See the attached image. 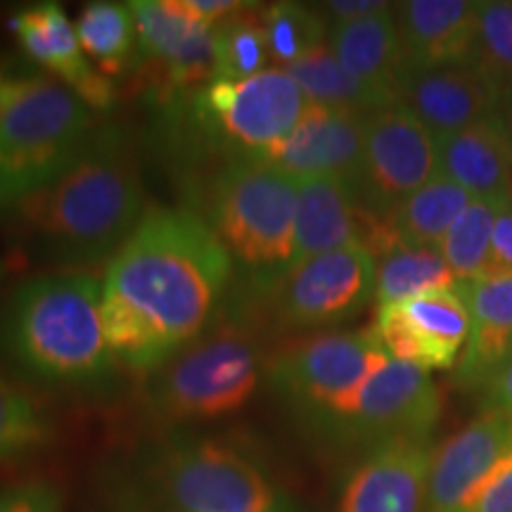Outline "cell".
<instances>
[{"label": "cell", "mask_w": 512, "mask_h": 512, "mask_svg": "<svg viewBox=\"0 0 512 512\" xmlns=\"http://www.w3.org/2000/svg\"><path fill=\"white\" fill-rule=\"evenodd\" d=\"M230 290L233 259L197 211L147 209L102 283L107 347L152 373L221 318Z\"/></svg>", "instance_id": "6da1fadb"}, {"label": "cell", "mask_w": 512, "mask_h": 512, "mask_svg": "<svg viewBox=\"0 0 512 512\" xmlns=\"http://www.w3.org/2000/svg\"><path fill=\"white\" fill-rule=\"evenodd\" d=\"M143 204V183L124 131L102 126L62 174L31 192L19 214L46 259L81 268L112 261L145 216Z\"/></svg>", "instance_id": "7a4b0ae2"}, {"label": "cell", "mask_w": 512, "mask_h": 512, "mask_svg": "<svg viewBox=\"0 0 512 512\" xmlns=\"http://www.w3.org/2000/svg\"><path fill=\"white\" fill-rule=\"evenodd\" d=\"M102 283L41 275L0 304V356L24 380L62 392H105L117 377L100 313Z\"/></svg>", "instance_id": "3957f363"}, {"label": "cell", "mask_w": 512, "mask_h": 512, "mask_svg": "<svg viewBox=\"0 0 512 512\" xmlns=\"http://www.w3.org/2000/svg\"><path fill=\"white\" fill-rule=\"evenodd\" d=\"M157 105L159 145L185 171L264 159L294 131L309 100L285 69L268 67L242 81L211 79Z\"/></svg>", "instance_id": "277c9868"}, {"label": "cell", "mask_w": 512, "mask_h": 512, "mask_svg": "<svg viewBox=\"0 0 512 512\" xmlns=\"http://www.w3.org/2000/svg\"><path fill=\"white\" fill-rule=\"evenodd\" d=\"M133 498L143 512H299L252 446L197 432L147 448L133 467Z\"/></svg>", "instance_id": "5b68a950"}, {"label": "cell", "mask_w": 512, "mask_h": 512, "mask_svg": "<svg viewBox=\"0 0 512 512\" xmlns=\"http://www.w3.org/2000/svg\"><path fill=\"white\" fill-rule=\"evenodd\" d=\"M297 178L266 159H238L204 183L209 228L240 266L242 287H261L294 264Z\"/></svg>", "instance_id": "8992f818"}, {"label": "cell", "mask_w": 512, "mask_h": 512, "mask_svg": "<svg viewBox=\"0 0 512 512\" xmlns=\"http://www.w3.org/2000/svg\"><path fill=\"white\" fill-rule=\"evenodd\" d=\"M389 361L375 330L323 332L280 349L268 384L306 430L335 441L368 377Z\"/></svg>", "instance_id": "52a82bcc"}, {"label": "cell", "mask_w": 512, "mask_h": 512, "mask_svg": "<svg viewBox=\"0 0 512 512\" xmlns=\"http://www.w3.org/2000/svg\"><path fill=\"white\" fill-rule=\"evenodd\" d=\"M259 382V342L249 325L226 316L152 370L145 394L159 418L197 422L240 411Z\"/></svg>", "instance_id": "ba28073f"}, {"label": "cell", "mask_w": 512, "mask_h": 512, "mask_svg": "<svg viewBox=\"0 0 512 512\" xmlns=\"http://www.w3.org/2000/svg\"><path fill=\"white\" fill-rule=\"evenodd\" d=\"M226 316L249 323L261 313L275 330H320L354 318L375 299V259L363 247H344L292 264L273 283L228 294Z\"/></svg>", "instance_id": "9c48e42d"}, {"label": "cell", "mask_w": 512, "mask_h": 512, "mask_svg": "<svg viewBox=\"0 0 512 512\" xmlns=\"http://www.w3.org/2000/svg\"><path fill=\"white\" fill-rule=\"evenodd\" d=\"M93 131V110L72 88L43 76L22 79L0 117V157L43 188L67 169Z\"/></svg>", "instance_id": "30bf717a"}, {"label": "cell", "mask_w": 512, "mask_h": 512, "mask_svg": "<svg viewBox=\"0 0 512 512\" xmlns=\"http://www.w3.org/2000/svg\"><path fill=\"white\" fill-rule=\"evenodd\" d=\"M439 176V143L411 110L392 102L366 117L356 202L387 219L399 204Z\"/></svg>", "instance_id": "8fae6325"}, {"label": "cell", "mask_w": 512, "mask_h": 512, "mask_svg": "<svg viewBox=\"0 0 512 512\" xmlns=\"http://www.w3.org/2000/svg\"><path fill=\"white\" fill-rule=\"evenodd\" d=\"M441 408L444 399L430 370L389 358L363 384L335 444L370 451L389 441H432Z\"/></svg>", "instance_id": "7c38bea8"}, {"label": "cell", "mask_w": 512, "mask_h": 512, "mask_svg": "<svg viewBox=\"0 0 512 512\" xmlns=\"http://www.w3.org/2000/svg\"><path fill=\"white\" fill-rule=\"evenodd\" d=\"M140 64L147 67L157 100L188 93L214 79V24L192 12L185 0H136Z\"/></svg>", "instance_id": "4fadbf2b"}, {"label": "cell", "mask_w": 512, "mask_h": 512, "mask_svg": "<svg viewBox=\"0 0 512 512\" xmlns=\"http://www.w3.org/2000/svg\"><path fill=\"white\" fill-rule=\"evenodd\" d=\"M373 330L389 358L422 370H451L470 335V311L451 287L380 306Z\"/></svg>", "instance_id": "5bb4252c"}, {"label": "cell", "mask_w": 512, "mask_h": 512, "mask_svg": "<svg viewBox=\"0 0 512 512\" xmlns=\"http://www.w3.org/2000/svg\"><path fill=\"white\" fill-rule=\"evenodd\" d=\"M512 451V422L482 413L434 448L425 512H475L496 467Z\"/></svg>", "instance_id": "9a60e30c"}, {"label": "cell", "mask_w": 512, "mask_h": 512, "mask_svg": "<svg viewBox=\"0 0 512 512\" xmlns=\"http://www.w3.org/2000/svg\"><path fill=\"white\" fill-rule=\"evenodd\" d=\"M366 117L351 112L306 107L299 124L264 157L292 178H335L356 195L363 166Z\"/></svg>", "instance_id": "2e32d148"}, {"label": "cell", "mask_w": 512, "mask_h": 512, "mask_svg": "<svg viewBox=\"0 0 512 512\" xmlns=\"http://www.w3.org/2000/svg\"><path fill=\"white\" fill-rule=\"evenodd\" d=\"M432 441H389L363 451L344 479L337 512H425Z\"/></svg>", "instance_id": "e0dca14e"}, {"label": "cell", "mask_w": 512, "mask_h": 512, "mask_svg": "<svg viewBox=\"0 0 512 512\" xmlns=\"http://www.w3.org/2000/svg\"><path fill=\"white\" fill-rule=\"evenodd\" d=\"M10 31L31 60L50 69L91 110L105 112L114 105L117 88L83 53L76 27L60 5L41 3L17 12L10 19Z\"/></svg>", "instance_id": "ac0fdd59"}, {"label": "cell", "mask_w": 512, "mask_h": 512, "mask_svg": "<svg viewBox=\"0 0 512 512\" xmlns=\"http://www.w3.org/2000/svg\"><path fill=\"white\" fill-rule=\"evenodd\" d=\"M498 100L501 93L472 64L406 69L396 98L437 143L494 114Z\"/></svg>", "instance_id": "d6986e66"}, {"label": "cell", "mask_w": 512, "mask_h": 512, "mask_svg": "<svg viewBox=\"0 0 512 512\" xmlns=\"http://www.w3.org/2000/svg\"><path fill=\"white\" fill-rule=\"evenodd\" d=\"M479 0H408L396 5L406 69L456 67L475 55Z\"/></svg>", "instance_id": "ffe728a7"}, {"label": "cell", "mask_w": 512, "mask_h": 512, "mask_svg": "<svg viewBox=\"0 0 512 512\" xmlns=\"http://www.w3.org/2000/svg\"><path fill=\"white\" fill-rule=\"evenodd\" d=\"M458 290L470 311V335L453 368V384L482 392L512 358V275L458 283Z\"/></svg>", "instance_id": "44dd1931"}, {"label": "cell", "mask_w": 512, "mask_h": 512, "mask_svg": "<svg viewBox=\"0 0 512 512\" xmlns=\"http://www.w3.org/2000/svg\"><path fill=\"white\" fill-rule=\"evenodd\" d=\"M512 138L498 114L439 140V176L460 185L472 200L508 202Z\"/></svg>", "instance_id": "7402d4cb"}, {"label": "cell", "mask_w": 512, "mask_h": 512, "mask_svg": "<svg viewBox=\"0 0 512 512\" xmlns=\"http://www.w3.org/2000/svg\"><path fill=\"white\" fill-rule=\"evenodd\" d=\"M328 38L330 50L354 79L384 100L396 102L406 74L396 27V5L354 22L330 24Z\"/></svg>", "instance_id": "603a6c76"}, {"label": "cell", "mask_w": 512, "mask_h": 512, "mask_svg": "<svg viewBox=\"0 0 512 512\" xmlns=\"http://www.w3.org/2000/svg\"><path fill=\"white\" fill-rule=\"evenodd\" d=\"M470 202L472 197L460 185L444 176H434L430 183L406 197L387 221L401 245L439 249L441 240Z\"/></svg>", "instance_id": "cb8c5ba5"}, {"label": "cell", "mask_w": 512, "mask_h": 512, "mask_svg": "<svg viewBox=\"0 0 512 512\" xmlns=\"http://www.w3.org/2000/svg\"><path fill=\"white\" fill-rule=\"evenodd\" d=\"M458 287L437 247L396 245L375 259V302L387 306L420 294Z\"/></svg>", "instance_id": "d4e9b609"}, {"label": "cell", "mask_w": 512, "mask_h": 512, "mask_svg": "<svg viewBox=\"0 0 512 512\" xmlns=\"http://www.w3.org/2000/svg\"><path fill=\"white\" fill-rule=\"evenodd\" d=\"M285 72L299 83V88H302L311 105L351 112L358 114V117H370V114L382 110V107L392 105L382 95H377L368 86H363L361 81L354 79L342 67V62L337 60L328 43L313 50L304 60L287 67Z\"/></svg>", "instance_id": "484cf974"}, {"label": "cell", "mask_w": 512, "mask_h": 512, "mask_svg": "<svg viewBox=\"0 0 512 512\" xmlns=\"http://www.w3.org/2000/svg\"><path fill=\"white\" fill-rule=\"evenodd\" d=\"M76 36L95 67L107 76H119L140 64L138 31L131 5L91 3L76 22Z\"/></svg>", "instance_id": "4316f807"}, {"label": "cell", "mask_w": 512, "mask_h": 512, "mask_svg": "<svg viewBox=\"0 0 512 512\" xmlns=\"http://www.w3.org/2000/svg\"><path fill=\"white\" fill-rule=\"evenodd\" d=\"M214 34V79L242 81L261 74L271 62L266 46L264 12L247 3L242 10L223 17L211 29Z\"/></svg>", "instance_id": "83f0119b"}, {"label": "cell", "mask_w": 512, "mask_h": 512, "mask_svg": "<svg viewBox=\"0 0 512 512\" xmlns=\"http://www.w3.org/2000/svg\"><path fill=\"white\" fill-rule=\"evenodd\" d=\"M503 204L472 200L448 230L446 238L441 240L439 252L453 275H456L458 283L484 278L491 259V238H494L496 216Z\"/></svg>", "instance_id": "f1b7e54d"}, {"label": "cell", "mask_w": 512, "mask_h": 512, "mask_svg": "<svg viewBox=\"0 0 512 512\" xmlns=\"http://www.w3.org/2000/svg\"><path fill=\"white\" fill-rule=\"evenodd\" d=\"M50 439L53 422L46 408L0 373V463L34 456Z\"/></svg>", "instance_id": "f546056e"}, {"label": "cell", "mask_w": 512, "mask_h": 512, "mask_svg": "<svg viewBox=\"0 0 512 512\" xmlns=\"http://www.w3.org/2000/svg\"><path fill=\"white\" fill-rule=\"evenodd\" d=\"M264 31L271 62L278 64V69H287L325 46L330 24L325 22L323 10L311 5L273 3L264 10Z\"/></svg>", "instance_id": "4dcf8cb0"}, {"label": "cell", "mask_w": 512, "mask_h": 512, "mask_svg": "<svg viewBox=\"0 0 512 512\" xmlns=\"http://www.w3.org/2000/svg\"><path fill=\"white\" fill-rule=\"evenodd\" d=\"M470 64L501 95L512 88V0L482 3Z\"/></svg>", "instance_id": "1f68e13d"}, {"label": "cell", "mask_w": 512, "mask_h": 512, "mask_svg": "<svg viewBox=\"0 0 512 512\" xmlns=\"http://www.w3.org/2000/svg\"><path fill=\"white\" fill-rule=\"evenodd\" d=\"M62 494L46 479H24L0 486V512H60Z\"/></svg>", "instance_id": "d6a6232c"}, {"label": "cell", "mask_w": 512, "mask_h": 512, "mask_svg": "<svg viewBox=\"0 0 512 512\" xmlns=\"http://www.w3.org/2000/svg\"><path fill=\"white\" fill-rule=\"evenodd\" d=\"M512 275V200L498 209L494 238H491V259L484 278Z\"/></svg>", "instance_id": "836d02e7"}, {"label": "cell", "mask_w": 512, "mask_h": 512, "mask_svg": "<svg viewBox=\"0 0 512 512\" xmlns=\"http://www.w3.org/2000/svg\"><path fill=\"white\" fill-rule=\"evenodd\" d=\"M36 190V183L24 171H19L8 159L0 157V216L22 207L24 200Z\"/></svg>", "instance_id": "e575fe53"}, {"label": "cell", "mask_w": 512, "mask_h": 512, "mask_svg": "<svg viewBox=\"0 0 512 512\" xmlns=\"http://www.w3.org/2000/svg\"><path fill=\"white\" fill-rule=\"evenodd\" d=\"M475 512H512V451L498 463Z\"/></svg>", "instance_id": "d590c367"}, {"label": "cell", "mask_w": 512, "mask_h": 512, "mask_svg": "<svg viewBox=\"0 0 512 512\" xmlns=\"http://www.w3.org/2000/svg\"><path fill=\"white\" fill-rule=\"evenodd\" d=\"M482 413L501 415L512 422V358L482 389Z\"/></svg>", "instance_id": "8d00e7d4"}, {"label": "cell", "mask_w": 512, "mask_h": 512, "mask_svg": "<svg viewBox=\"0 0 512 512\" xmlns=\"http://www.w3.org/2000/svg\"><path fill=\"white\" fill-rule=\"evenodd\" d=\"M387 8H392V3H384V0H330L320 5L323 15H328L332 24L354 22V19L377 15Z\"/></svg>", "instance_id": "74e56055"}, {"label": "cell", "mask_w": 512, "mask_h": 512, "mask_svg": "<svg viewBox=\"0 0 512 512\" xmlns=\"http://www.w3.org/2000/svg\"><path fill=\"white\" fill-rule=\"evenodd\" d=\"M185 5L207 24H216L223 17L233 15L235 10L245 8L247 3H242V0H185Z\"/></svg>", "instance_id": "f35d334b"}, {"label": "cell", "mask_w": 512, "mask_h": 512, "mask_svg": "<svg viewBox=\"0 0 512 512\" xmlns=\"http://www.w3.org/2000/svg\"><path fill=\"white\" fill-rule=\"evenodd\" d=\"M19 86H22V79L0 81V117H3V112L8 110L10 100L15 98V93L19 91Z\"/></svg>", "instance_id": "ab89813d"}, {"label": "cell", "mask_w": 512, "mask_h": 512, "mask_svg": "<svg viewBox=\"0 0 512 512\" xmlns=\"http://www.w3.org/2000/svg\"><path fill=\"white\" fill-rule=\"evenodd\" d=\"M496 114H498V117H501L503 126L508 128V133H510V138H512V88H508V91L501 95V100H498Z\"/></svg>", "instance_id": "60d3db41"}, {"label": "cell", "mask_w": 512, "mask_h": 512, "mask_svg": "<svg viewBox=\"0 0 512 512\" xmlns=\"http://www.w3.org/2000/svg\"><path fill=\"white\" fill-rule=\"evenodd\" d=\"M3 76H5V67H3V62H0V81H5Z\"/></svg>", "instance_id": "b9f144b4"}, {"label": "cell", "mask_w": 512, "mask_h": 512, "mask_svg": "<svg viewBox=\"0 0 512 512\" xmlns=\"http://www.w3.org/2000/svg\"><path fill=\"white\" fill-rule=\"evenodd\" d=\"M510 200H512V174H510Z\"/></svg>", "instance_id": "7bdbcfd3"}, {"label": "cell", "mask_w": 512, "mask_h": 512, "mask_svg": "<svg viewBox=\"0 0 512 512\" xmlns=\"http://www.w3.org/2000/svg\"><path fill=\"white\" fill-rule=\"evenodd\" d=\"M0 278H3V264H0Z\"/></svg>", "instance_id": "ee69618b"}]
</instances>
